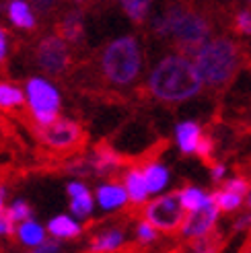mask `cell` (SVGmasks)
<instances>
[{"label": "cell", "mask_w": 251, "mask_h": 253, "mask_svg": "<svg viewBox=\"0 0 251 253\" xmlns=\"http://www.w3.org/2000/svg\"><path fill=\"white\" fill-rule=\"evenodd\" d=\"M204 81L194 64V58L173 54L163 58L148 77V88L157 99L167 103H181L196 97Z\"/></svg>", "instance_id": "6da1fadb"}, {"label": "cell", "mask_w": 251, "mask_h": 253, "mask_svg": "<svg viewBox=\"0 0 251 253\" xmlns=\"http://www.w3.org/2000/svg\"><path fill=\"white\" fill-rule=\"evenodd\" d=\"M192 56L204 84L212 88H220L231 83L241 60L237 43L227 40V37H216V40L204 42Z\"/></svg>", "instance_id": "7a4b0ae2"}, {"label": "cell", "mask_w": 251, "mask_h": 253, "mask_svg": "<svg viewBox=\"0 0 251 253\" xmlns=\"http://www.w3.org/2000/svg\"><path fill=\"white\" fill-rule=\"evenodd\" d=\"M155 31L159 35L175 37V42H177L185 52H192V54L204 42H208V35H210V27L202 17L196 15V12L183 10L179 6L171 8L165 17L155 21Z\"/></svg>", "instance_id": "3957f363"}, {"label": "cell", "mask_w": 251, "mask_h": 253, "mask_svg": "<svg viewBox=\"0 0 251 253\" xmlns=\"http://www.w3.org/2000/svg\"><path fill=\"white\" fill-rule=\"evenodd\" d=\"M105 77L114 84H130L136 81L142 68L140 47L134 37H120L111 42L101 58Z\"/></svg>", "instance_id": "277c9868"}, {"label": "cell", "mask_w": 251, "mask_h": 253, "mask_svg": "<svg viewBox=\"0 0 251 253\" xmlns=\"http://www.w3.org/2000/svg\"><path fill=\"white\" fill-rule=\"evenodd\" d=\"M185 208L179 192L165 194L153 202H148L144 208V216L150 220L159 231L163 233H175L181 229V224L185 220Z\"/></svg>", "instance_id": "5b68a950"}, {"label": "cell", "mask_w": 251, "mask_h": 253, "mask_svg": "<svg viewBox=\"0 0 251 253\" xmlns=\"http://www.w3.org/2000/svg\"><path fill=\"white\" fill-rule=\"evenodd\" d=\"M27 99L33 111V118L40 126H47L58 120L60 95L47 81L31 79L27 83Z\"/></svg>", "instance_id": "8992f818"}, {"label": "cell", "mask_w": 251, "mask_h": 253, "mask_svg": "<svg viewBox=\"0 0 251 253\" xmlns=\"http://www.w3.org/2000/svg\"><path fill=\"white\" fill-rule=\"evenodd\" d=\"M42 140L56 150H70L83 144L84 134L74 122H66V120H56L47 126H42L40 130Z\"/></svg>", "instance_id": "52a82bcc"}, {"label": "cell", "mask_w": 251, "mask_h": 253, "mask_svg": "<svg viewBox=\"0 0 251 253\" xmlns=\"http://www.w3.org/2000/svg\"><path fill=\"white\" fill-rule=\"evenodd\" d=\"M218 214H220V208L214 204V200H210L208 204H204L202 208L192 210L190 214H187L179 231L185 239L206 237V235L212 233V229H214V224L218 220Z\"/></svg>", "instance_id": "ba28073f"}, {"label": "cell", "mask_w": 251, "mask_h": 253, "mask_svg": "<svg viewBox=\"0 0 251 253\" xmlns=\"http://www.w3.org/2000/svg\"><path fill=\"white\" fill-rule=\"evenodd\" d=\"M68 47L62 37H45L37 47V64L49 74H60L68 66Z\"/></svg>", "instance_id": "9c48e42d"}, {"label": "cell", "mask_w": 251, "mask_h": 253, "mask_svg": "<svg viewBox=\"0 0 251 253\" xmlns=\"http://www.w3.org/2000/svg\"><path fill=\"white\" fill-rule=\"evenodd\" d=\"M175 138H177V146L181 153L192 155L198 150V144L202 140V128L196 122H181L175 128Z\"/></svg>", "instance_id": "30bf717a"}, {"label": "cell", "mask_w": 251, "mask_h": 253, "mask_svg": "<svg viewBox=\"0 0 251 253\" xmlns=\"http://www.w3.org/2000/svg\"><path fill=\"white\" fill-rule=\"evenodd\" d=\"M97 200H99V204H101V208L116 210V208H122L126 202L130 200V196H128V189L126 187L116 185V183H107L97 189Z\"/></svg>", "instance_id": "8fae6325"}, {"label": "cell", "mask_w": 251, "mask_h": 253, "mask_svg": "<svg viewBox=\"0 0 251 253\" xmlns=\"http://www.w3.org/2000/svg\"><path fill=\"white\" fill-rule=\"evenodd\" d=\"M126 189H128V196L134 204H142L146 202L150 189H148V183H146V177H144V171L140 169H132L126 175Z\"/></svg>", "instance_id": "7c38bea8"}, {"label": "cell", "mask_w": 251, "mask_h": 253, "mask_svg": "<svg viewBox=\"0 0 251 253\" xmlns=\"http://www.w3.org/2000/svg\"><path fill=\"white\" fill-rule=\"evenodd\" d=\"M8 17L12 25H17L21 29H33L35 27V17L25 0H10L8 4Z\"/></svg>", "instance_id": "4fadbf2b"}, {"label": "cell", "mask_w": 251, "mask_h": 253, "mask_svg": "<svg viewBox=\"0 0 251 253\" xmlns=\"http://www.w3.org/2000/svg\"><path fill=\"white\" fill-rule=\"evenodd\" d=\"M144 177H146L150 194L163 192V189L167 187V183H169V171H167V167H163L161 163H150V165H146Z\"/></svg>", "instance_id": "5bb4252c"}, {"label": "cell", "mask_w": 251, "mask_h": 253, "mask_svg": "<svg viewBox=\"0 0 251 253\" xmlns=\"http://www.w3.org/2000/svg\"><path fill=\"white\" fill-rule=\"evenodd\" d=\"M47 231L58 239H74V237L81 235V226L70 216H64V214H62V216H56V218L49 220Z\"/></svg>", "instance_id": "9a60e30c"}, {"label": "cell", "mask_w": 251, "mask_h": 253, "mask_svg": "<svg viewBox=\"0 0 251 253\" xmlns=\"http://www.w3.org/2000/svg\"><path fill=\"white\" fill-rule=\"evenodd\" d=\"M243 194H237L229 187H222V189H216L214 194H212V200H214V204L220 208V212H235L239 210L241 204H243Z\"/></svg>", "instance_id": "2e32d148"}, {"label": "cell", "mask_w": 251, "mask_h": 253, "mask_svg": "<svg viewBox=\"0 0 251 253\" xmlns=\"http://www.w3.org/2000/svg\"><path fill=\"white\" fill-rule=\"evenodd\" d=\"M179 196H181V202H183V208L187 212L202 208L204 204H208V202L212 200V196H208L204 189H200V187H185L179 192Z\"/></svg>", "instance_id": "e0dca14e"}, {"label": "cell", "mask_w": 251, "mask_h": 253, "mask_svg": "<svg viewBox=\"0 0 251 253\" xmlns=\"http://www.w3.org/2000/svg\"><path fill=\"white\" fill-rule=\"evenodd\" d=\"M19 239L25 245L35 247V245H40L43 241V229L37 222L27 218V220H23V224L19 226Z\"/></svg>", "instance_id": "ac0fdd59"}, {"label": "cell", "mask_w": 251, "mask_h": 253, "mask_svg": "<svg viewBox=\"0 0 251 253\" xmlns=\"http://www.w3.org/2000/svg\"><path fill=\"white\" fill-rule=\"evenodd\" d=\"M60 33H62V37H66L68 42L79 40V37L83 35V19H81L79 12H70V15H66V19L60 25Z\"/></svg>", "instance_id": "d6986e66"}, {"label": "cell", "mask_w": 251, "mask_h": 253, "mask_svg": "<svg viewBox=\"0 0 251 253\" xmlns=\"http://www.w3.org/2000/svg\"><path fill=\"white\" fill-rule=\"evenodd\" d=\"M93 165L99 173H107L111 169L120 167V157L116 155V150H111V148H97Z\"/></svg>", "instance_id": "ffe728a7"}, {"label": "cell", "mask_w": 251, "mask_h": 253, "mask_svg": "<svg viewBox=\"0 0 251 253\" xmlns=\"http://www.w3.org/2000/svg\"><path fill=\"white\" fill-rule=\"evenodd\" d=\"M124 241V237L120 231H109L105 235H99L93 241V251H116Z\"/></svg>", "instance_id": "44dd1931"}, {"label": "cell", "mask_w": 251, "mask_h": 253, "mask_svg": "<svg viewBox=\"0 0 251 253\" xmlns=\"http://www.w3.org/2000/svg\"><path fill=\"white\" fill-rule=\"evenodd\" d=\"M122 6L126 10L132 21L140 23L144 21V17L148 15V8H150V0H122Z\"/></svg>", "instance_id": "7402d4cb"}, {"label": "cell", "mask_w": 251, "mask_h": 253, "mask_svg": "<svg viewBox=\"0 0 251 253\" xmlns=\"http://www.w3.org/2000/svg\"><path fill=\"white\" fill-rule=\"evenodd\" d=\"M23 103V93L21 88L12 86V84H6V83H0V107H15V105H21Z\"/></svg>", "instance_id": "603a6c76"}, {"label": "cell", "mask_w": 251, "mask_h": 253, "mask_svg": "<svg viewBox=\"0 0 251 253\" xmlns=\"http://www.w3.org/2000/svg\"><path fill=\"white\" fill-rule=\"evenodd\" d=\"M70 210L72 214H77V216H89V214L93 212V198L89 196V192L86 194H81V196H74L72 202H70Z\"/></svg>", "instance_id": "cb8c5ba5"}, {"label": "cell", "mask_w": 251, "mask_h": 253, "mask_svg": "<svg viewBox=\"0 0 251 253\" xmlns=\"http://www.w3.org/2000/svg\"><path fill=\"white\" fill-rule=\"evenodd\" d=\"M157 226L150 222V220H144V222H140L138 224V229H136V235H138V239H140L142 243H153L155 239H157Z\"/></svg>", "instance_id": "d4e9b609"}, {"label": "cell", "mask_w": 251, "mask_h": 253, "mask_svg": "<svg viewBox=\"0 0 251 253\" xmlns=\"http://www.w3.org/2000/svg\"><path fill=\"white\" fill-rule=\"evenodd\" d=\"M8 214L12 216V220H27L29 216H31V208H29V204L27 202H15V204H12L10 208H8Z\"/></svg>", "instance_id": "484cf974"}, {"label": "cell", "mask_w": 251, "mask_h": 253, "mask_svg": "<svg viewBox=\"0 0 251 253\" xmlns=\"http://www.w3.org/2000/svg\"><path fill=\"white\" fill-rule=\"evenodd\" d=\"M235 27L243 35H251V10H239L235 17Z\"/></svg>", "instance_id": "4316f807"}, {"label": "cell", "mask_w": 251, "mask_h": 253, "mask_svg": "<svg viewBox=\"0 0 251 253\" xmlns=\"http://www.w3.org/2000/svg\"><path fill=\"white\" fill-rule=\"evenodd\" d=\"M224 187H229V189H233V192L243 194V196H247V194H249V189H251L245 177H231V179L224 181Z\"/></svg>", "instance_id": "83f0119b"}, {"label": "cell", "mask_w": 251, "mask_h": 253, "mask_svg": "<svg viewBox=\"0 0 251 253\" xmlns=\"http://www.w3.org/2000/svg\"><path fill=\"white\" fill-rule=\"evenodd\" d=\"M12 231H15V220H12V216L8 212H0V235H10Z\"/></svg>", "instance_id": "f1b7e54d"}, {"label": "cell", "mask_w": 251, "mask_h": 253, "mask_svg": "<svg viewBox=\"0 0 251 253\" xmlns=\"http://www.w3.org/2000/svg\"><path fill=\"white\" fill-rule=\"evenodd\" d=\"M212 148H214V144H212V140H210V138H204V136H202V140H200V144H198L196 155H200L202 159H210V155H212Z\"/></svg>", "instance_id": "f546056e"}, {"label": "cell", "mask_w": 251, "mask_h": 253, "mask_svg": "<svg viewBox=\"0 0 251 253\" xmlns=\"http://www.w3.org/2000/svg\"><path fill=\"white\" fill-rule=\"evenodd\" d=\"M224 175H227V167L220 165V163H216V165H212V169H210V177H212V181H222V179H224Z\"/></svg>", "instance_id": "4dcf8cb0"}, {"label": "cell", "mask_w": 251, "mask_h": 253, "mask_svg": "<svg viewBox=\"0 0 251 253\" xmlns=\"http://www.w3.org/2000/svg\"><path fill=\"white\" fill-rule=\"evenodd\" d=\"M66 192H68V196H70V198H74V196L86 194V187H84L83 183H79V181H74V183H70V185L66 187Z\"/></svg>", "instance_id": "1f68e13d"}, {"label": "cell", "mask_w": 251, "mask_h": 253, "mask_svg": "<svg viewBox=\"0 0 251 253\" xmlns=\"http://www.w3.org/2000/svg\"><path fill=\"white\" fill-rule=\"evenodd\" d=\"M35 251H58V243L56 241H42V247H35Z\"/></svg>", "instance_id": "d6a6232c"}, {"label": "cell", "mask_w": 251, "mask_h": 253, "mask_svg": "<svg viewBox=\"0 0 251 253\" xmlns=\"http://www.w3.org/2000/svg\"><path fill=\"white\" fill-rule=\"evenodd\" d=\"M4 54H6V37H4V31L0 29V60L4 58Z\"/></svg>", "instance_id": "836d02e7"}, {"label": "cell", "mask_w": 251, "mask_h": 253, "mask_svg": "<svg viewBox=\"0 0 251 253\" xmlns=\"http://www.w3.org/2000/svg\"><path fill=\"white\" fill-rule=\"evenodd\" d=\"M35 4L40 6L42 10H47L49 6H52V0H35Z\"/></svg>", "instance_id": "e575fe53"}, {"label": "cell", "mask_w": 251, "mask_h": 253, "mask_svg": "<svg viewBox=\"0 0 251 253\" xmlns=\"http://www.w3.org/2000/svg\"><path fill=\"white\" fill-rule=\"evenodd\" d=\"M247 206L251 208V189H249V194H247Z\"/></svg>", "instance_id": "d590c367"}, {"label": "cell", "mask_w": 251, "mask_h": 253, "mask_svg": "<svg viewBox=\"0 0 251 253\" xmlns=\"http://www.w3.org/2000/svg\"><path fill=\"white\" fill-rule=\"evenodd\" d=\"M0 210H2V189H0Z\"/></svg>", "instance_id": "8d00e7d4"}, {"label": "cell", "mask_w": 251, "mask_h": 253, "mask_svg": "<svg viewBox=\"0 0 251 253\" xmlns=\"http://www.w3.org/2000/svg\"><path fill=\"white\" fill-rule=\"evenodd\" d=\"M249 231H251V229H249Z\"/></svg>", "instance_id": "74e56055"}]
</instances>
